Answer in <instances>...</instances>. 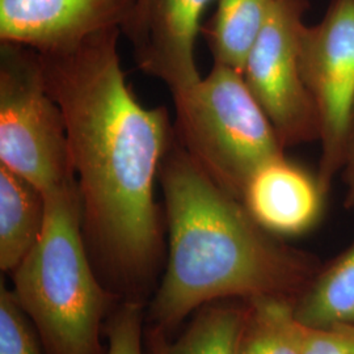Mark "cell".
<instances>
[{
    "instance_id": "cell-1",
    "label": "cell",
    "mask_w": 354,
    "mask_h": 354,
    "mask_svg": "<svg viewBox=\"0 0 354 354\" xmlns=\"http://www.w3.org/2000/svg\"><path fill=\"white\" fill-rule=\"evenodd\" d=\"M121 32L38 55L64 115L86 241L114 279L140 286L163 252L155 181L175 131L165 106H143L127 86L117 50Z\"/></svg>"
},
{
    "instance_id": "cell-2",
    "label": "cell",
    "mask_w": 354,
    "mask_h": 354,
    "mask_svg": "<svg viewBox=\"0 0 354 354\" xmlns=\"http://www.w3.org/2000/svg\"><path fill=\"white\" fill-rule=\"evenodd\" d=\"M168 227L165 277L150 308L168 333L203 304L225 298L297 301L319 270L310 253L261 227L176 140L159 172Z\"/></svg>"
},
{
    "instance_id": "cell-3",
    "label": "cell",
    "mask_w": 354,
    "mask_h": 354,
    "mask_svg": "<svg viewBox=\"0 0 354 354\" xmlns=\"http://www.w3.org/2000/svg\"><path fill=\"white\" fill-rule=\"evenodd\" d=\"M44 197V230L13 270V294L48 354H104L100 333L111 295L89 263L76 178Z\"/></svg>"
},
{
    "instance_id": "cell-4",
    "label": "cell",
    "mask_w": 354,
    "mask_h": 354,
    "mask_svg": "<svg viewBox=\"0 0 354 354\" xmlns=\"http://www.w3.org/2000/svg\"><path fill=\"white\" fill-rule=\"evenodd\" d=\"M172 97L177 143L239 201L257 169L285 156L286 147L241 70L214 64L209 75Z\"/></svg>"
},
{
    "instance_id": "cell-5",
    "label": "cell",
    "mask_w": 354,
    "mask_h": 354,
    "mask_svg": "<svg viewBox=\"0 0 354 354\" xmlns=\"http://www.w3.org/2000/svg\"><path fill=\"white\" fill-rule=\"evenodd\" d=\"M0 162L44 196L76 178L64 115L39 55L12 44L0 49Z\"/></svg>"
},
{
    "instance_id": "cell-6",
    "label": "cell",
    "mask_w": 354,
    "mask_h": 354,
    "mask_svg": "<svg viewBox=\"0 0 354 354\" xmlns=\"http://www.w3.org/2000/svg\"><path fill=\"white\" fill-rule=\"evenodd\" d=\"M299 61L319 125L317 178L328 194L344 169L353 124L354 0H332L317 24L304 26Z\"/></svg>"
},
{
    "instance_id": "cell-7",
    "label": "cell",
    "mask_w": 354,
    "mask_h": 354,
    "mask_svg": "<svg viewBox=\"0 0 354 354\" xmlns=\"http://www.w3.org/2000/svg\"><path fill=\"white\" fill-rule=\"evenodd\" d=\"M308 8V0H274L241 71L286 149L319 142L317 113L299 61Z\"/></svg>"
},
{
    "instance_id": "cell-8",
    "label": "cell",
    "mask_w": 354,
    "mask_h": 354,
    "mask_svg": "<svg viewBox=\"0 0 354 354\" xmlns=\"http://www.w3.org/2000/svg\"><path fill=\"white\" fill-rule=\"evenodd\" d=\"M138 0H0V41L37 53L71 50L124 29Z\"/></svg>"
},
{
    "instance_id": "cell-9",
    "label": "cell",
    "mask_w": 354,
    "mask_h": 354,
    "mask_svg": "<svg viewBox=\"0 0 354 354\" xmlns=\"http://www.w3.org/2000/svg\"><path fill=\"white\" fill-rule=\"evenodd\" d=\"M214 0H138L122 33L133 45L140 70L162 80L171 93L188 88L201 76L196 39L201 16Z\"/></svg>"
},
{
    "instance_id": "cell-10",
    "label": "cell",
    "mask_w": 354,
    "mask_h": 354,
    "mask_svg": "<svg viewBox=\"0 0 354 354\" xmlns=\"http://www.w3.org/2000/svg\"><path fill=\"white\" fill-rule=\"evenodd\" d=\"M327 196L317 174H310L282 156L253 174L243 192L241 203L268 232L291 238L317 226Z\"/></svg>"
},
{
    "instance_id": "cell-11",
    "label": "cell",
    "mask_w": 354,
    "mask_h": 354,
    "mask_svg": "<svg viewBox=\"0 0 354 354\" xmlns=\"http://www.w3.org/2000/svg\"><path fill=\"white\" fill-rule=\"evenodd\" d=\"M45 197L0 165V268L13 272L36 245L45 225Z\"/></svg>"
},
{
    "instance_id": "cell-12",
    "label": "cell",
    "mask_w": 354,
    "mask_h": 354,
    "mask_svg": "<svg viewBox=\"0 0 354 354\" xmlns=\"http://www.w3.org/2000/svg\"><path fill=\"white\" fill-rule=\"evenodd\" d=\"M297 320L307 328L354 326V241L319 268L295 301Z\"/></svg>"
},
{
    "instance_id": "cell-13",
    "label": "cell",
    "mask_w": 354,
    "mask_h": 354,
    "mask_svg": "<svg viewBox=\"0 0 354 354\" xmlns=\"http://www.w3.org/2000/svg\"><path fill=\"white\" fill-rule=\"evenodd\" d=\"M247 302L236 354H304V326L295 317V301L260 297Z\"/></svg>"
},
{
    "instance_id": "cell-14",
    "label": "cell",
    "mask_w": 354,
    "mask_h": 354,
    "mask_svg": "<svg viewBox=\"0 0 354 354\" xmlns=\"http://www.w3.org/2000/svg\"><path fill=\"white\" fill-rule=\"evenodd\" d=\"M274 0H218L203 33L214 64L243 71L247 54L266 23Z\"/></svg>"
},
{
    "instance_id": "cell-15",
    "label": "cell",
    "mask_w": 354,
    "mask_h": 354,
    "mask_svg": "<svg viewBox=\"0 0 354 354\" xmlns=\"http://www.w3.org/2000/svg\"><path fill=\"white\" fill-rule=\"evenodd\" d=\"M247 307L209 306L187 330L169 342L167 335L151 330L149 336L153 354H236Z\"/></svg>"
},
{
    "instance_id": "cell-16",
    "label": "cell",
    "mask_w": 354,
    "mask_h": 354,
    "mask_svg": "<svg viewBox=\"0 0 354 354\" xmlns=\"http://www.w3.org/2000/svg\"><path fill=\"white\" fill-rule=\"evenodd\" d=\"M0 354H41L36 333L13 291L0 288Z\"/></svg>"
},
{
    "instance_id": "cell-17",
    "label": "cell",
    "mask_w": 354,
    "mask_h": 354,
    "mask_svg": "<svg viewBox=\"0 0 354 354\" xmlns=\"http://www.w3.org/2000/svg\"><path fill=\"white\" fill-rule=\"evenodd\" d=\"M142 307L138 302L122 304L106 326V354H146L142 346Z\"/></svg>"
},
{
    "instance_id": "cell-18",
    "label": "cell",
    "mask_w": 354,
    "mask_h": 354,
    "mask_svg": "<svg viewBox=\"0 0 354 354\" xmlns=\"http://www.w3.org/2000/svg\"><path fill=\"white\" fill-rule=\"evenodd\" d=\"M304 354H354V326L329 328L304 326Z\"/></svg>"
},
{
    "instance_id": "cell-19",
    "label": "cell",
    "mask_w": 354,
    "mask_h": 354,
    "mask_svg": "<svg viewBox=\"0 0 354 354\" xmlns=\"http://www.w3.org/2000/svg\"><path fill=\"white\" fill-rule=\"evenodd\" d=\"M342 178L346 187L344 206L349 210H354V117L352 130H351V138H349L348 155L342 169Z\"/></svg>"
}]
</instances>
